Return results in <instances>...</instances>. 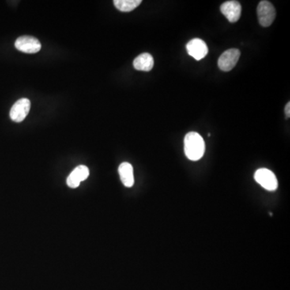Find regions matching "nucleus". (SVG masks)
I'll list each match as a JSON object with an SVG mask.
<instances>
[{
	"label": "nucleus",
	"instance_id": "obj_1",
	"mask_svg": "<svg viewBox=\"0 0 290 290\" xmlns=\"http://www.w3.org/2000/svg\"><path fill=\"white\" fill-rule=\"evenodd\" d=\"M205 149V141L198 133L191 132L186 135L184 139V151L189 160H199L204 156Z\"/></svg>",
	"mask_w": 290,
	"mask_h": 290
},
{
	"label": "nucleus",
	"instance_id": "obj_2",
	"mask_svg": "<svg viewBox=\"0 0 290 290\" xmlns=\"http://www.w3.org/2000/svg\"><path fill=\"white\" fill-rule=\"evenodd\" d=\"M257 16L261 26L269 27L276 18V10L269 1H261L257 7Z\"/></svg>",
	"mask_w": 290,
	"mask_h": 290
},
{
	"label": "nucleus",
	"instance_id": "obj_3",
	"mask_svg": "<svg viewBox=\"0 0 290 290\" xmlns=\"http://www.w3.org/2000/svg\"><path fill=\"white\" fill-rule=\"evenodd\" d=\"M256 182L269 191H274L277 189L278 182L276 176L268 169H260L255 173Z\"/></svg>",
	"mask_w": 290,
	"mask_h": 290
},
{
	"label": "nucleus",
	"instance_id": "obj_4",
	"mask_svg": "<svg viewBox=\"0 0 290 290\" xmlns=\"http://www.w3.org/2000/svg\"><path fill=\"white\" fill-rule=\"evenodd\" d=\"M15 46L19 51L24 54H36L42 49V44L33 36H23L15 42Z\"/></svg>",
	"mask_w": 290,
	"mask_h": 290
},
{
	"label": "nucleus",
	"instance_id": "obj_5",
	"mask_svg": "<svg viewBox=\"0 0 290 290\" xmlns=\"http://www.w3.org/2000/svg\"><path fill=\"white\" fill-rule=\"evenodd\" d=\"M240 58V51L237 49H231L224 52L218 61L219 69L224 72L231 71L236 65Z\"/></svg>",
	"mask_w": 290,
	"mask_h": 290
},
{
	"label": "nucleus",
	"instance_id": "obj_6",
	"mask_svg": "<svg viewBox=\"0 0 290 290\" xmlns=\"http://www.w3.org/2000/svg\"><path fill=\"white\" fill-rule=\"evenodd\" d=\"M31 108V102L28 99H19L13 106L10 111V117L12 121L20 122L25 119L28 116Z\"/></svg>",
	"mask_w": 290,
	"mask_h": 290
},
{
	"label": "nucleus",
	"instance_id": "obj_7",
	"mask_svg": "<svg viewBox=\"0 0 290 290\" xmlns=\"http://www.w3.org/2000/svg\"><path fill=\"white\" fill-rule=\"evenodd\" d=\"M186 50L189 55L193 57L197 61L203 59L208 54L206 44L199 38H194L188 42L186 45Z\"/></svg>",
	"mask_w": 290,
	"mask_h": 290
},
{
	"label": "nucleus",
	"instance_id": "obj_8",
	"mask_svg": "<svg viewBox=\"0 0 290 290\" xmlns=\"http://www.w3.org/2000/svg\"><path fill=\"white\" fill-rule=\"evenodd\" d=\"M220 11L228 21L235 23L240 18L242 7L238 1H227L222 4Z\"/></svg>",
	"mask_w": 290,
	"mask_h": 290
},
{
	"label": "nucleus",
	"instance_id": "obj_9",
	"mask_svg": "<svg viewBox=\"0 0 290 290\" xmlns=\"http://www.w3.org/2000/svg\"><path fill=\"white\" fill-rule=\"evenodd\" d=\"M89 169L86 165H79L72 171L71 174L68 177L66 182L70 188L78 187L79 185L83 181H85L89 177Z\"/></svg>",
	"mask_w": 290,
	"mask_h": 290
},
{
	"label": "nucleus",
	"instance_id": "obj_10",
	"mask_svg": "<svg viewBox=\"0 0 290 290\" xmlns=\"http://www.w3.org/2000/svg\"><path fill=\"white\" fill-rule=\"evenodd\" d=\"M118 174L120 177L122 184L126 187H133L134 185V174H133V167L130 163L123 162L118 167Z\"/></svg>",
	"mask_w": 290,
	"mask_h": 290
},
{
	"label": "nucleus",
	"instance_id": "obj_11",
	"mask_svg": "<svg viewBox=\"0 0 290 290\" xmlns=\"http://www.w3.org/2000/svg\"><path fill=\"white\" fill-rule=\"evenodd\" d=\"M154 65V60L151 54H142L139 55L133 61L135 69L140 71H150Z\"/></svg>",
	"mask_w": 290,
	"mask_h": 290
},
{
	"label": "nucleus",
	"instance_id": "obj_12",
	"mask_svg": "<svg viewBox=\"0 0 290 290\" xmlns=\"http://www.w3.org/2000/svg\"><path fill=\"white\" fill-rule=\"evenodd\" d=\"M142 3L141 0H115V8L120 12H129L136 9Z\"/></svg>",
	"mask_w": 290,
	"mask_h": 290
},
{
	"label": "nucleus",
	"instance_id": "obj_13",
	"mask_svg": "<svg viewBox=\"0 0 290 290\" xmlns=\"http://www.w3.org/2000/svg\"><path fill=\"white\" fill-rule=\"evenodd\" d=\"M284 112H285V115H286L287 118H289L290 117V103L288 102L287 103L286 106H285V108H284Z\"/></svg>",
	"mask_w": 290,
	"mask_h": 290
}]
</instances>
